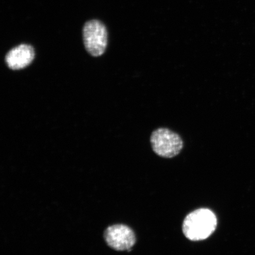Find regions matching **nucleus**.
<instances>
[{"instance_id":"7ed1b4c3","label":"nucleus","mask_w":255,"mask_h":255,"mask_svg":"<svg viewBox=\"0 0 255 255\" xmlns=\"http://www.w3.org/2000/svg\"><path fill=\"white\" fill-rule=\"evenodd\" d=\"M86 49L95 57L103 55L108 44L106 27L101 21L91 20L85 24L83 30Z\"/></svg>"},{"instance_id":"f03ea898","label":"nucleus","mask_w":255,"mask_h":255,"mask_svg":"<svg viewBox=\"0 0 255 255\" xmlns=\"http://www.w3.org/2000/svg\"><path fill=\"white\" fill-rule=\"evenodd\" d=\"M150 142L153 151L159 157L171 158L180 154L184 146L182 138L167 128H158L151 133Z\"/></svg>"},{"instance_id":"39448f33","label":"nucleus","mask_w":255,"mask_h":255,"mask_svg":"<svg viewBox=\"0 0 255 255\" xmlns=\"http://www.w3.org/2000/svg\"><path fill=\"white\" fill-rule=\"evenodd\" d=\"M33 47L22 44L12 49L5 56V62L9 69L20 70L26 68L34 58Z\"/></svg>"},{"instance_id":"20e7f679","label":"nucleus","mask_w":255,"mask_h":255,"mask_svg":"<svg viewBox=\"0 0 255 255\" xmlns=\"http://www.w3.org/2000/svg\"><path fill=\"white\" fill-rule=\"evenodd\" d=\"M104 238L110 247L119 251L130 252L136 242L134 233L124 225L110 226L105 231Z\"/></svg>"},{"instance_id":"f257e3e1","label":"nucleus","mask_w":255,"mask_h":255,"mask_svg":"<svg viewBox=\"0 0 255 255\" xmlns=\"http://www.w3.org/2000/svg\"><path fill=\"white\" fill-rule=\"evenodd\" d=\"M218 224L216 216L208 209H199L188 215L183 223V234L193 241L205 240L215 232Z\"/></svg>"}]
</instances>
